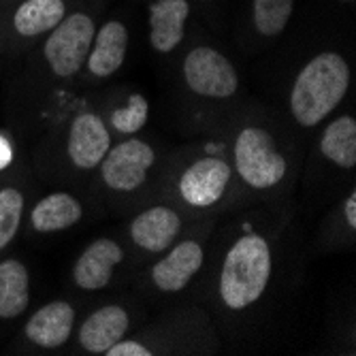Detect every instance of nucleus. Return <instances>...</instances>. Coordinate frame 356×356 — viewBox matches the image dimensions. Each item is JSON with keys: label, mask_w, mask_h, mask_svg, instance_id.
<instances>
[{"label": "nucleus", "mask_w": 356, "mask_h": 356, "mask_svg": "<svg viewBox=\"0 0 356 356\" xmlns=\"http://www.w3.org/2000/svg\"><path fill=\"white\" fill-rule=\"evenodd\" d=\"M75 312L69 303L54 301L41 307L26 325V337L41 348H58L71 337Z\"/></svg>", "instance_id": "obj_11"}, {"label": "nucleus", "mask_w": 356, "mask_h": 356, "mask_svg": "<svg viewBox=\"0 0 356 356\" xmlns=\"http://www.w3.org/2000/svg\"><path fill=\"white\" fill-rule=\"evenodd\" d=\"M235 160L241 177L254 188H271L286 175V160L263 128H245L239 133Z\"/></svg>", "instance_id": "obj_3"}, {"label": "nucleus", "mask_w": 356, "mask_h": 356, "mask_svg": "<svg viewBox=\"0 0 356 356\" xmlns=\"http://www.w3.org/2000/svg\"><path fill=\"white\" fill-rule=\"evenodd\" d=\"M122 261V248L111 239L94 241L75 265V282L83 290L105 288L113 275L115 265Z\"/></svg>", "instance_id": "obj_10"}, {"label": "nucleus", "mask_w": 356, "mask_h": 356, "mask_svg": "<svg viewBox=\"0 0 356 356\" xmlns=\"http://www.w3.org/2000/svg\"><path fill=\"white\" fill-rule=\"evenodd\" d=\"M105 354L107 356H149L152 352L147 348H143L141 343H137V341H122L120 339Z\"/></svg>", "instance_id": "obj_23"}, {"label": "nucleus", "mask_w": 356, "mask_h": 356, "mask_svg": "<svg viewBox=\"0 0 356 356\" xmlns=\"http://www.w3.org/2000/svg\"><path fill=\"white\" fill-rule=\"evenodd\" d=\"M24 213V197L15 188L0 190V250L7 248L15 237Z\"/></svg>", "instance_id": "obj_21"}, {"label": "nucleus", "mask_w": 356, "mask_h": 356, "mask_svg": "<svg viewBox=\"0 0 356 356\" xmlns=\"http://www.w3.org/2000/svg\"><path fill=\"white\" fill-rule=\"evenodd\" d=\"M201 265H203L201 245L197 241H184L154 267L152 280L165 293H177L201 269Z\"/></svg>", "instance_id": "obj_9"}, {"label": "nucleus", "mask_w": 356, "mask_h": 356, "mask_svg": "<svg viewBox=\"0 0 356 356\" xmlns=\"http://www.w3.org/2000/svg\"><path fill=\"white\" fill-rule=\"evenodd\" d=\"M94 41V22L86 13H73L64 17L45 43V60L49 69L58 77L75 75L83 62Z\"/></svg>", "instance_id": "obj_4"}, {"label": "nucleus", "mask_w": 356, "mask_h": 356, "mask_svg": "<svg viewBox=\"0 0 356 356\" xmlns=\"http://www.w3.org/2000/svg\"><path fill=\"white\" fill-rule=\"evenodd\" d=\"M184 77L190 90L211 99H226L237 90L233 64L211 47L192 49L184 62Z\"/></svg>", "instance_id": "obj_5"}, {"label": "nucleus", "mask_w": 356, "mask_h": 356, "mask_svg": "<svg viewBox=\"0 0 356 356\" xmlns=\"http://www.w3.org/2000/svg\"><path fill=\"white\" fill-rule=\"evenodd\" d=\"M295 0H254V24L265 37H275L293 15Z\"/></svg>", "instance_id": "obj_20"}, {"label": "nucleus", "mask_w": 356, "mask_h": 356, "mask_svg": "<svg viewBox=\"0 0 356 356\" xmlns=\"http://www.w3.org/2000/svg\"><path fill=\"white\" fill-rule=\"evenodd\" d=\"M32 226L39 233H54L62 229H71L73 224L81 220V205L71 194H49L32 209Z\"/></svg>", "instance_id": "obj_18"}, {"label": "nucleus", "mask_w": 356, "mask_h": 356, "mask_svg": "<svg viewBox=\"0 0 356 356\" xmlns=\"http://www.w3.org/2000/svg\"><path fill=\"white\" fill-rule=\"evenodd\" d=\"M348 86L350 69L339 54L327 51L316 56L303 67L290 94L295 120L301 126L320 124L341 103Z\"/></svg>", "instance_id": "obj_1"}, {"label": "nucleus", "mask_w": 356, "mask_h": 356, "mask_svg": "<svg viewBox=\"0 0 356 356\" xmlns=\"http://www.w3.org/2000/svg\"><path fill=\"white\" fill-rule=\"evenodd\" d=\"M179 216L173 209L152 207L135 218L131 226V235L139 248L147 252H160L173 243V239L179 233Z\"/></svg>", "instance_id": "obj_12"}, {"label": "nucleus", "mask_w": 356, "mask_h": 356, "mask_svg": "<svg viewBox=\"0 0 356 356\" xmlns=\"http://www.w3.org/2000/svg\"><path fill=\"white\" fill-rule=\"evenodd\" d=\"M147 101L143 96L135 94L131 96V101H128V107L126 109H118L113 115H111V124L115 131L120 133H137L139 128H143V124L147 122Z\"/></svg>", "instance_id": "obj_22"}, {"label": "nucleus", "mask_w": 356, "mask_h": 356, "mask_svg": "<svg viewBox=\"0 0 356 356\" xmlns=\"http://www.w3.org/2000/svg\"><path fill=\"white\" fill-rule=\"evenodd\" d=\"M67 13L64 0H24L13 13V28L19 37L32 39L51 32Z\"/></svg>", "instance_id": "obj_16"}, {"label": "nucleus", "mask_w": 356, "mask_h": 356, "mask_svg": "<svg viewBox=\"0 0 356 356\" xmlns=\"http://www.w3.org/2000/svg\"><path fill=\"white\" fill-rule=\"evenodd\" d=\"M154 149L147 143L126 141L103 158V179L113 190L131 192L145 181V173L154 165Z\"/></svg>", "instance_id": "obj_6"}, {"label": "nucleus", "mask_w": 356, "mask_h": 356, "mask_svg": "<svg viewBox=\"0 0 356 356\" xmlns=\"http://www.w3.org/2000/svg\"><path fill=\"white\" fill-rule=\"evenodd\" d=\"M128 329V314L120 305H107L94 312L79 331V341L88 352L105 354Z\"/></svg>", "instance_id": "obj_13"}, {"label": "nucleus", "mask_w": 356, "mask_h": 356, "mask_svg": "<svg viewBox=\"0 0 356 356\" xmlns=\"http://www.w3.org/2000/svg\"><path fill=\"white\" fill-rule=\"evenodd\" d=\"M320 149L335 165L352 169L356 165V122L350 115L337 118L322 135Z\"/></svg>", "instance_id": "obj_19"}, {"label": "nucleus", "mask_w": 356, "mask_h": 356, "mask_svg": "<svg viewBox=\"0 0 356 356\" xmlns=\"http://www.w3.org/2000/svg\"><path fill=\"white\" fill-rule=\"evenodd\" d=\"M190 13L188 0H158L149 11V41L156 51H171L184 39V22Z\"/></svg>", "instance_id": "obj_14"}, {"label": "nucleus", "mask_w": 356, "mask_h": 356, "mask_svg": "<svg viewBox=\"0 0 356 356\" xmlns=\"http://www.w3.org/2000/svg\"><path fill=\"white\" fill-rule=\"evenodd\" d=\"M11 158H13V154H11V147H9L7 139H5V137H0V169L9 167Z\"/></svg>", "instance_id": "obj_25"}, {"label": "nucleus", "mask_w": 356, "mask_h": 356, "mask_svg": "<svg viewBox=\"0 0 356 356\" xmlns=\"http://www.w3.org/2000/svg\"><path fill=\"white\" fill-rule=\"evenodd\" d=\"M128 45V30L122 22H107L92 41L88 69L96 77L113 75L124 62Z\"/></svg>", "instance_id": "obj_15"}, {"label": "nucleus", "mask_w": 356, "mask_h": 356, "mask_svg": "<svg viewBox=\"0 0 356 356\" xmlns=\"http://www.w3.org/2000/svg\"><path fill=\"white\" fill-rule=\"evenodd\" d=\"M271 275V252L263 237L245 235L229 252L220 275V297L231 309L261 299Z\"/></svg>", "instance_id": "obj_2"}, {"label": "nucleus", "mask_w": 356, "mask_h": 356, "mask_svg": "<svg viewBox=\"0 0 356 356\" xmlns=\"http://www.w3.org/2000/svg\"><path fill=\"white\" fill-rule=\"evenodd\" d=\"M231 179V169L218 158L199 160L197 165L186 169L179 181V192L186 203L194 207L213 205L226 190V184Z\"/></svg>", "instance_id": "obj_7"}, {"label": "nucleus", "mask_w": 356, "mask_h": 356, "mask_svg": "<svg viewBox=\"0 0 356 356\" xmlns=\"http://www.w3.org/2000/svg\"><path fill=\"white\" fill-rule=\"evenodd\" d=\"M30 280L26 267L9 258L0 263V318H17L30 303Z\"/></svg>", "instance_id": "obj_17"}, {"label": "nucleus", "mask_w": 356, "mask_h": 356, "mask_svg": "<svg viewBox=\"0 0 356 356\" xmlns=\"http://www.w3.org/2000/svg\"><path fill=\"white\" fill-rule=\"evenodd\" d=\"M109 133L103 120L94 113L75 118L69 137V156L79 169H94L109 152Z\"/></svg>", "instance_id": "obj_8"}, {"label": "nucleus", "mask_w": 356, "mask_h": 356, "mask_svg": "<svg viewBox=\"0 0 356 356\" xmlns=\"http://www.w3.org/2000/svg\"><path fill=\"white\" fill-rule=\"evenodd\" d=\"M346 220L350 224V229H354L356 226V194L352 192L350 199L346 201Z\"/></svg>", "instance_id": "obj_24"}]
</instances>
